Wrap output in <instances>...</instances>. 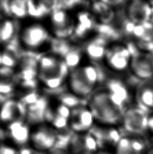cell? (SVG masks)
Wrapping results in <instances>:
<instances>
[{"label": "cell", "mask_w": 153, "mask_h": 154, "mask_svg": "<svg viewBox=\"0 0 153 154\" xmlns=\"http://www.w3.org/2000/svg\"><path fill=\"white\" fill-rule=\"evenodd\" d=\"M92 14L100 23H108L113 20L114 12L111 5L105 2H95L91 5Z\"/></svg>", "instance_id": "28"}, {"label": "cell", "mask_w": 153, "mask_h": 154, "mask_svg": "<svg viewBox=\"0 0 153 154\" xmlns=\"http://www.w3.org/2000/svg\"><path fill=\"white\" fill-rule=\"evenodd\" d=\"M14 70L22 90L37 89L39 83V60L30 56H22Z\"/></svg>", "instance_id": "7"}, {"label": "cell", "mask_w": 153, "mask_h": 154, "mask_svg": "<svg viewBox=\"0 0 153 154\" xmlns=\"http://www.w3.org/2000/svg\"><path fill=\"white\" fill-rule=\"evenodd\" d=\"M17 27L12 18L0 14V43L6 45L14 38Z\"/></svg>", "instance_id": "27"}, {"label": "cell", "mask_w": 153, "mask_h": 154, "mask_svg": "<svg viewBox=\"0 0 153 154\" xmlns=\"http://www.w3.org/2000/svg\"><path fill=\"white\" fill-rule=\"evenodd\" d=\"M57 2L50 1H28V15L34 18H41L50 15L53 10L57 8Z\"/></svg>", "instance_id": "26"}, {"label": "cell", "mask_w": 153, "mask_h": 154, "mask_svg": "<svg viewBox=\"0 0 153 154\" xmlns=\"http://www.w3.org/2000/svg\"><path fill=\"white\" fill-rule=\"evenodd\" d=\"M133 54L125 44L111 43L108 45L104 60L106 65L115 72L130 69Z\"/></svg>", "instance_id": "10"}, {"label": "cell", "mask_w": 153, "mask_h": 154, "mask_svg": "<svg viewBox=\"0 0 153 154\" xmlns=\"http://www.w3.org/2000/svg\"><path fill=\"white\" fill-rule=\"evenodd\" d=\"M51 34L45 26L39 23H31L24 26L19 35L22 48L34 51L45 48L51 42Z\"/></svg>", "instance_id": "6"}, {"label": "cell", "mask_w": 153, "mask_h": 154, "mask_svg": "<svg viewBox=\"0 0 153 154\" xmlns=\"http://www.w3.org/2000/svg\"><path fill=\"white\" fill-rule=\"evenodd\" d=\"M69 154H95L99 151L94 136L90 133H74L68 145Z\"/></svg>", "instance_id": "16"}, {"label": "cell", "mask_w": 153, "mask_h": 154, "mask_svg": "<svg viewBox=\"0 0 153 154\" xmlns=\"http://www.w3.org/2000/svg\"><path fill=\"white\" fill-rule=\"evenodd\" d=\"M56 99L71 109L81 105L80 103V98L76 97L71 92L62 93Z\"/></svg>", "instance_id": "31"}, {"label": "cell", "mask_w": 153, "mask_h": 154, "mask_svg": "<svg viewBox=\"0 0 153 154\" xmlns=\"http://www.w3.org/2000/svg\"><path fill=\"white\" fill-rule=\"evenodd\" d=\"M130 69L142 81L153 79V52L137 51L133 54Z\"/></svg>", "instance_id": "15"}, {"label": "cell", "mask_w": 153, "mask_h": 154, "mask_svg": "<svg viewBox=\"0 0 153 154\" xmlns=\"http://www.w3.org/2000/svg\"><path fill=\"white\" fill-rule=\"evenodd\" d=\"M50 31L58 39H65L72 37L74 32L75 18L69 12L57 8L49 15Z\"/></svg>", "instance_id": "8"}, {"label": "cell", "mask_w": 153, "mask_h": 154, "mask_svg": "<svg viewBox=\"0 0 153 154\" xmlns=\"http://www.w3.org/2000/svg\"><path fill=\"white\" fill-rule=\"evenodd\" d=\"M138 106L151 113L153 112V79L144 81L136 93Z\"/></svg>", "instance_id": "24"}, {"label": "cell", "mask_w": 153, "mask_h": 154, "mask_svg": "<svg viewBox=\"0 0 153 154\" xmlns=\"http://www.w3.org/2000/svg\"><path fill=\"white\" fill-rule=\"evenodd\" d=\"M19 154H47L46 153L40 152L31 146H26L19 149Z\"/></svg>", "instance_id": "33"}, {"label": "cell", "mask_w": 153, "mask_h": 154, "mask_svg": "<svg viewBox=\"0 0 153 154\" xmlns=\"http://www.w3.org/2000/svg\"><path fill=\"white\" fill-rule=\"evenodd\" d=\"M99 81L97 68L91 64H82L71 70L67 80L70 92L78 98L90 97Z\"/></svg>", "instance_id": "3"}, {"label": "cell", "mask_w": 153, "mask_h": 154, "mask_svg": "<svg viewBox=\"0 0 153 154\" xmlns=\"http://www.w3.org/2000/svg\"><path fill=\"white\" fill-rule=\"evenodd\" d=\"M25 108L18 98L9 99L0 107V122L6 126L18 121L25 120Z\"/></svg>", "instance_id": "17"}, {"label": "cell", "mask_w": 153, "mask_h": 154, "mask_svg": "<svg viewBox=\"0 0 153 154\" xmlns=\"http://www.w3.org/2000/svg\"><path fill=\"white\" fill-rule=\"evenodd\" d=\"M18 99L24 106L25 120L28 125H38L45 122L50 100L37 89L22 90Z\"/></svg>", "instance_id": "4"}, {"label": "cell", "mask_w": 153, "mask_h": 154, "mask_svg": "<svg viewBox=\"0 0 153 154\" xmlns=\"http://www.w3.org/2000/svg\"><path fill=\"white\" fill-rule=\"evenodd\" d=\"M71 109L60 102L57 99L50 101L45 122L56 131L69 128V120Z\"/></svg>", "instance_id": "12"}, {"label": "cell", "mask_w": 153, "mask_h": 154, "mask_svg": "<svg viewBox=\"0 0 153 154\" xmlns=\"http://www.w3.org/2000/svg\"><path fill=\"white\" fill-rule=\"evenodd\" d=\"M8 12L14 18H23L28 16V8L26 1L7 2Z\"/></svg>", "instance_id": "30"}, {"label": "cell", "mask_w": 153, "mask_h": 154, "mask_svg": "<svg viewBox=\"0 0 153 154\" xmlns=\"http://www.w3.org/2000/svg\"><path fill=\"white\" fill-rule=\"evenodd\" d=\"M130 98L127 85L120 80L111 79L90 96L88 106L100 124L116 126L122 122Z\"/></svg>", "instance_id": "1"}, {"label": "cell", "mask_w": 153, "mask_h": 154, "mask_svg": "<svg viewBox=\"0 0 153 154\" xmlns=\"http://www.w3.org/2000/svg\"><path fill=\"white\" fill-rule=\"evenodd\" d=\"M122 33L134 43L137 51L153 52V23L134 24L129 20L122 25Z\"/></svg>", "instance_id": "5"}, {"label": "cell", "mask_w": 153, "mask_h": 154, "mask_svg": "<svg viewBox=\"0 0 153 154\" xmlns=\"http://www.w3.org/2000/svg\"><path fill=\"white\" fill-rule=\"evenodd\" d=\"M146 144L139 136H123L117 144L115 154H144Z\"/></svg>", "instance_id": "22"}, {"label": "cell", "mask_w": 153, "mask_h": 154, "mask_svg": "<svg viewBox=\"0 0 153 154\" xmlns=\"http://www.w3.org/2000/svg\"><path fill=\"white\" fill-rule=\"evenodd\" d=\"M95 154H112V153H111L110 152H109L108 151H106V150H100V151H98V152Z\"/></svg>", "instance_id": "36"}, {"label": "cell", "mask_w": 153, "mask_h": 154, "mask_svg": "<svg viewBox=\"0 0 153 154\" xmlns=\"http://www.w3.org/2000/svg\"><path fill=\"white\" fill-rule=\"evenodd\" d=\"M19 87L15 70L0 66V95H7L15 91Z\"/></svg>", "instance_id": "23"}, {"label": "cell", "mask_w": 153, "mask_h": 154, "mask_svg": "<svg viewBox=\"0 0 153 154\" xmlns=\"http://www.w3.org/2000/svg\"><path fill=\"white\" fill-rule=\"evenodd\" d=\"M48 154H69V153L65 152V151L62 149H53L51 151V152Z\"/></svg>", "instance_id": "35"}, {"label": "cell", "mask_w": 153, "mask_h": 154, "mask_svg": "<svg viewBox=\"0 0 153 154\" xmlns=\"http://www.w3.org/2000/svg\"><path fill=\"white\" fill-rule=\"evenodd\" d=\"M96 139L99 147L102 149H116L123 137L116 125L98 124L94 125L89 131Z\"/></svg>", "instance_id": "13"}, {"label": "cell", "mask_w": 153, "mask_h": 154, "mask_svg": "<svg viewBox=\"0 0 153 154\" xmlns=\"http://www.w3.org/2000/svg\"><path fill=\"white\" fill-rule=\"evenodd\" d=\"M54 54L60 57L67 64L70 70H72L82 64V51L78 47L69 43H59L56 45Z\"/></svg>", "instance_id": "20"}, {"label": "cell", "mask_w": 153, "mask_h": 154, "mask_svg": "<svg viewBox=\"0 0 153 154\" xmlns=\"http://www.w3.org/2000/svg\"><path fill=\"white\" fill-rule=\"evenodd\" d=\"M108 45L105 38L95 37L92 38L87 43L84 52L91 60L99 62L105 58Z\"/></svg>", "instance_id": "25"}, {"label": "cell", "mask_w": 153, "mask_h": 154, "mask_svg": "<svg viewBox=\"0 0 153 154\" xmlns=\"http://www.w3.org/2000/svg\"><path fill=\"white\" fill-rule=\"evenodd\" d=\"M2 66V57H1V53H0V66Z\"/></svg>", "instance_id": "37"}, {"label": "cell", "mask_w": 153, "mask_h": 154, "mask_svg": "<svg viewBox=\"0 0 153 154\" xmlns=\"http://www.w3.org/2000/svg\"><path fill=\"white\" fill-rule=\"evenodd\" d=\"M95 120L89 107L80 105L71 109L69 128L74 133H86L93 127Z\"/></svg>", "instance_id": "14"}, {"label": "cell", "mask_w": 153, "mask_h": 154, "mask_svg": "<svg viewBox=\"0 0 153 154\" xmlns=\"http://www.w3.org/2000/svg\"><path fill=\"white\" fill-rule=\"evenodd\" d=\"M57 142V131L47 124H40L31 130L30 145L40 152L53 150Z\"/></svg>", "instance_id": "11"}, {"label": "cell", "mask_w": 153, "mask_h": 154, "mask_svg": "<svg viewBox=\"0 0 153 154\" xmlns=\"http://www.w3.org/2000/svg\"><path fill=\"white\" fill-rule=\"evenodd\" d=\"M150 154H153V152H152L151 153H150Z\"/></svg>", "instance_id": "38"}, {"label": "cell", "mask_w": 153, "mask_h": 154, "mask_svg": "<svg viewBox=\"0 0 153 154\" xmlns=\"http://www.w3.org/2000/svg\"><path fill=\"white\" fill-rule=\"evenodd\" d=\"M21 57L17 47L10 43H8L1 53L2 66L15 69Z\"/></svg>", "instance_id": "29"}, {"label": "cell", "mask_w": 153, "mask_h": 154, "mask_svg": "<svg viewBox=\"0 0 153 154\" xmlns=\"http://www.w3.org/2000/svg\"><path fill=\"white\" fill-rule=\"evenodd\" d=\"M0 154H19V149L13 145L1 144Z\"/></svg>", "instance_id": "32"}, {"label": "cell", "mask_w": 153, "mask_h": 154, "mask_svg": "<svg viewBox=\"0 0 153 154\" xmlns=\"http://www.w3.org/2000/svg\"><path fill=\"white\" fill-rule=\"evenodd\" d=\"M127 19L134 24H142L151 22L152 7L149 2L134 0L126 5Z\"/></svg>", "instance_id": "18"}, {"label": "cell", "mask_w": 153, "mask_h": 154, "mask_svg": "<svg viewBox=\"0 0 153 154\" xmlns=\"http://www.w3.org/2000/svg\"><path fill=\"white\" fill-rule=\"evenodd\" d=\"M148 133L153 136V112L150 113L148 125Z\"/></svg>", "instance_id": "34"}, {"label": "cell", "mask_w": 153, "mask_h": 154, "mask_svg": "<svg viewBox=\"0 0 153 154\" xmlns=\"http://www.w3.org/2000/svg\"><path fill=\"white\" fill-rule=\"evenodd\" d=\"M150 112L138 106L128 107L123 115V128L130 135L141 137L148 133Z\"/></svg>", "instance_id": "9"}, {"label": "cell", "mask_w": 153, "mask_h": 154, "mask_svg": "<svg viewBox=\"0 0 153 154\" xmlns=\"http://www.w3.org/2000/svg\"><path fill=\"white\" fill-rule=\"evenodd\" d=\"M31 130L26 120H20L6 126V134L14 146L19 149L28 146Z\"/></svg>", "instance_id": "19"}, {"label": "cell", "mask_w": 153, "mask_h": 154, "mask_svg": "<svg viewBox=\"0 0 153 154\" xmlns=\"http://www.w3.org/2000/svg\"><path fill=\"white\" fill-rule=\"evenodd\" d=\"M67 64L54 54L43 55L39 60V83L46 89H58L67 81L70 74Z\"/></svg>", "instance_id": "2"}, {"label": "cell", "mask_w": 153, "mask_h": 154, "mask_svg": "<svg viewBox=\"0 0 153 154\" xmlns=\"http://www.w3.org/2000/svg\"><path fill=\"white\" fill-rule=\"evenodd\" d=\"M75 27L73 36L78 40L88 38L94 32L96 19L91 12L80 11L74 16Z\"/></svg>", "instance_id": "21"}]
</instances>
